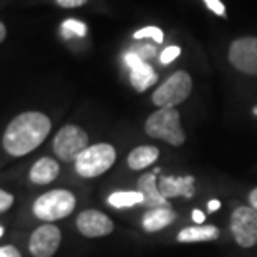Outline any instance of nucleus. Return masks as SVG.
I'll use <instances>...</instances> for the list:
<instances>
[{"label": "nucleus", "instance_id": "obj_1", "mask_svg": "<svg viewBox=\"0 0 257 257\" xmlns=\"http://www.w3.org/2000/svg\"><path fill=\"white\" fill-rule=\"evenodd\" d=\"M52 130L50 118L40 111H25L9 123L4 133V150L12 156H25L47 140Z\"/></svg>", "mask_w": 257, "mask_h": 257}, {"label": "nucleus", "instance_id": "obj_2", "mask_svg": "<svg viewBox=\"0 0 257 257\" xmlns=\"http://www.w3.org/2000/svg\"><path fill=\"white\" fill-rule=\"evenodd\" d=\"M146 133L151 138L165 140L173 146H181L186 141V135L181 128V116L174 108H161L146 119Z\"/></svg>", "mask_w": 257, "mask_h": 257}, {"label": "nucleus", "instance_id": "obj_3", "mask_svg": "<svg viewBox=\"0 0 257 257\" xmlns=\"http://www.w3.org/2000/svg\"><path fill=\"white\" fill-rule=\"evenodd\" d=\"M114 160H116L114 148L106 143H98L88 146L76 158L75 169L81 178H96L106 173L114 165Z\"/></svg>", "mask_w": 257, "mask_h": 257}, {"label": "nucleus", "instance_id": "obj_4", "mask_svg": "<svg viewBox=\"0 0 257 257\" xmlns=\"http://www.w3.org/2000/svg\"><path fill=\"white\" fill-rule=\"evenodd\" d=\"M76 199L67 189H53L42 194L34 204V214L42 221H57L72 214Z\"/></svg>", "mask_w": 257, "mask_h": 257}, {"label": "nucleus", "instance_id": "obj_5", "mask_svg": "<svg viewBox=\"0 0 257 257\" xmlns=\"http://www.w3.org/2000/svg\"><path fill=\"white\" fill-rule=\"evenodd\" d=\"M193 81L186 72H176L153 93V103L160 108H174L189 96Z\"/></svg>", "mask_w": 257, "mask_h": 257}, {"label": "nucleus", "instance_id": "obj_6", "mask_svg": "<svg viewBox=\"0 0 257 257\" xmlns=\"http://www.w3.org/2000/svg\"><path fill=\"white\" fill-rule=\"evenodd\" d=\"M88 148V135L76 124H67L58 131L53 140V151L62 161H76Z\"/></svg>", "mask_w": 257, "mask_h": 257}, {"label": "nucleus", "instance_id": "obj_7", "mask_svg": "<svg viewBox=\"0 0 257 257\" xmlns=\"http://www.w3.org/2000/svg\"><path fill=\"white\" fill-rule=\"evenodd\" d=\"M231 232L240 247L257 244V211L254 207L240 206L231 216Z\"/></svg>", "mask_w": 257, "mask_h": 257}, {"label": "nucleus", "instance_id": "obj_8", "mask_svg": "<svg viewBox=\"0 0 257 257\" xmlns=\"http://www.w3.org/2000/svg\"><path fill=\"white\" fill-rule=\"evenodd\" d=\"M229 60L239 72L247 75H257V38H239L231 45Z\"/></svg>", "mask_w": 257, "mask_h": 257}, {"label": "nucleus", "instance_id": "obj_9", "mask_svg": "<svg viewBox=\"0 0 257 257\" xmlns=\"http://www.w3.org/2000/svg\"><path fill=\"white\" fill-rule=\"evenodd\" d=\"M60 242H62L60 229L52 224H45L37 227L30 236L29 250L34 257H52L58 250Z\"/></svg>", "mask_w": 257, "mask_h": 257}, {"label": "nucleus", "instance_id": "obj_10", "mask_svg": "<svg viewBox=\"0 0 257 257\" xmlns=\"http://www.w3.org/2000/svg\"><path fill=\"white\" fill-rule=\"evenodd\" d=\"M76 227L86 237H103L113 232V221L100 211L88 209L76 217Z\"/></svg>", "mask_w": 257, "mask_h": 257}, {"label": "nucleus", "instance_id": "obj_11", "mask_svg": "<svg viewBox=\"0 0 257 257\" xmlns=\"http://www.w3.org/2000/svg\"><path fill=\"white\" fill-rule=\"evenodd\" d=\"M160 188L161 194L166 199L169 198H193L194 196V178L193 176H184V178H176V176H163L160 179Z\"/></svg>", "mask_w": 257, "mask_h": 257}, {"label": "nucleus", "instance_id": "obj_12", "mask_svg": "<svg viewBox=\"0 0 257 257\" xmlns=\"http://www.w3.org/2000/svg\"><path fill=\"white\" fill-rule=\"evenodd\" d=\"M138 191L143 194V206L155 209V207H171L168 199L161 194L160 188L156 184V174L148 173L143 174L138 181Z\"/></svg>", "mask_w": 257, "mask_h": 257}, {"label": "nucleus", "instance_id": "obj_13", "mask_svg": "<svg viewBox=\"0 0 257 257\" xmlns=\"http://www.w3.org/2000/svg\"><path fill=\"white\" fill-rule=\"evenodd\" d=\"M60 166L52 158H40L30 169V181L35 184H48L58 176Z\"/></svg>", "mask_w": 257, "mask_h": 257}, {"label": "nucleus", "instance_id": "obj_14", "mask_svg": "<svg viewBox=\"0 0 257 257\" xmlns=\"http://www.w3.org/2000/svg\"><path fill=\"white\" fill-rule=\"evenodd\" d=\"M174 219H176V214H174L171 207H155V209H150L145 214L143 227L148 232H156L169 226Z\"/></svg>", "mask_w": 257, "mask_h": 257}, {"label": "nucleus", "instance_id": "obj_15", "mask_svg": "<svg viewBox=\"0 0 257 257\" xmlns=\"http://www.w3.org/2000/svg\"><path fill=\"white\" fill-rule=\"evenodd\" d=\"M160 156V150L155 146H138L130 153L128 156V166L133 171L138 169H145L148 166H151L153 163L158 160Z\"/></svg>", "mask_w": 257, "mask_h": 257}, {"label": "nucleus", "instance_id": "obj_16", "mask_svg": "<svg viewBox=\"0 0 257 257\" xmlns=\"http://www.w3.org/2000/svg\"><path fill=\"white\" fill-rule=\"evenodd\" d=\"M130 80L136 91H145L158 80V75L155 70L151 68V65L143 62V63L136 65L135 68H131Z\"/></svg>", "mask_w": 257, "mask_h": 257}, {"label": "nucleus", "instance_id": "obj_17", "mask_svg": "<svg viewBox=\"0 0 257 257\" xmlns=\"http://www.w3.org/2000/svg\"><path fill=\"white\" fill-rule=\"evenodd\" d=\"M219 236V229L216 226L202 227H186L178 234L179 242H199V240H214Z\"/></svg>", "mask_w": 257, "mask_h": 257}, {"label": "nucleus", "instance_id": "obj_18", "mask_svg": "<svg viewBox=\"0 0 257 257\" xmlns=\"http://www.w3.org/2000/svg\"><path fill=\"white\" fill-rule=\"evenodd\" d=\"M108 202L113 207H131L135 204H143V194L140 191H118L108 198Z\"/></svg>", "mask_w": 257, "mask_h": 257}, {"label": "nucleus", "instance_id": "obj_19", "mask_svg": "<svg viewBox=\"0 0 257 257\" xmlns=\"http://www.w3.org/2000/svg\"><path fill=\"white\" fill-rule=\"evenodd\" d=\"M86 34V25L81 24L78 20L68 19L62 24V35L65 38H72V37H85Z\"/></svg>", "mask_w": 257, "mask_h": 257}, {"label": "nucleus", "instance_id": "obj_20", "mask_svg": "<svg viewBox=\"0 0 257 257\" xmlns=\"http://www.w3.org/2000/svg\"><path fill=\"white\" fill-rule=\"evenodd\" d=\"M131 53H135V55H138L141 60H146L148 58H153L156 55V47L155 45H150V43H138V45H133L130 48Z\"/></svg>", "mask_w": 257, "mask_h": 257}, {"label": "nucleus", "instance_id": "obj_21", "mask_svg": "<svg viewBox=\"0 0 257 257\" xmlns=\"http://www.w3.org/2000/svg\"><path fill=\"white\" fill-rule=\"evenodd\" d=\"M146 37H151L156 43L163 42V32L158 29V27H145V29H141L135 34L136 40H140V38H146Z\"/></svg>", "mask_w": 257, "mask_h": 257}, {"label": "nucleus", "instance_id": "obj_22", "mask_svg": "<svg viewBox=\"0 0 257 257\" xmlns=\"http://www.w3.org/2000/svg\"><path fill=\"white\" fill-rule=\"evenodd\" d=\"M179 53H181V48L179 47H168L165 52L161 53V63L163 65H168V63H171L174 58H178L179 57Z\"/></svg>", "mask_w": 257, "mask_h": 257}, {"label": "nucleus", "instance_id": "obj_23", "mask_svg": "<svg viewBox=\"0 0 257 257\" xmlns=\"http://www.w3.org/2000/svg\"><path fill=\"white\" fill-rule=\"evenodd\" d=\"M14 204V196L7 193V191H2L0 189V214L5 211H9L10 207Z\"/></svg>", "mask_w": 257, "mask_h": 257}, {"label": "nucleus", "instance_id": "obj_24", "mask_svg": "<svg viewBox=\"0 0 257 257\" xmlns=\"http://www.w3.org/2000/svg\"><path fill=\"white\" fill-rule=\"evenodd\" d=\"M204 4L217 15H224V14H226V9H224V5L221 4V0H204Z\"/></svg>", "mask_w": 257, "mask_h": 257}, {"label": "nucleus", "instance_id": "obj_25", "mask_svg": "<svg viewBox=\"0 0 257 257\" xmlns=\"http://www.w3.org/2000/svg\"><path fill=\"white\" fill-rule=\"evenodd\" d=\"M0 257H22V254L14 245H4V247H0Z\"/></svg>", "mask_w": 257, "mask_h": 257}, {"label": "nucleus", "instance_id": "obj_26", "mask_svg": "<svg viewBox=\"0 0 257 257\" xmlns=\"http://www.w3.org/2000/svg\"><path fill=\"white\" fill-rule=\"evenodd\" d=\"M86 0H57V4L60 7L63 9H75V7H80V5H83Z\"/></svg>", "mask_w": 257, "mask_h": 257}, {"label": "nucleus", "instance_id": "obj_27", "mask_svg": "<svg viewBox=\"0 0 257 257\" xmlns=\"http://www.w3.org/2000/svg\"><path fill=\"white\" fill-rule=\"evenodd\" d=\"M193 219H194V222L202 224V222H204V219H206V216H204V212H201L199 209H196V211H193Z\"/></svg>", "mask_w": 257, "mask_h": 257}, {"label": "nucleus", "instance_id": "obj_28", "mask_svg": "<svg viewBox=\"0 0 257 257\" xmlns=\"http://www.w3.org/2000/svg\"><path fill=\"white\" fill-rule=\"evenodd\" d=\"M219 207H221V202L217 199H212V201H209V204H207V209H209V212H216Z\"/></svg>", "mask_w": 257, "mask_h": 257}, {"label": "nucleus", "instance_id": "obj_29", "mask_svg": "<svg viewBox=\"0 0 257 257\" xmlns=\"http://www.w3.org/2000/svg\"><path fill=\"white\" fill-rule=\"evenodd\" d=\"M249 202H250V204H252V207L257 211V188L252 191V193L249 194Z\"/></svg>", "mask_w": 257, "mask_h": 257}, {"label": "nucleus", "instance_id": "obj_30", "mask_svg": "<svg viewBox=\"0 0 257 257\" xmlns=\"http://www.w3.org/2000/svg\"><path fill=\"white\" fill-rule=\"evenodd\" d=\"M5 37H7V29H5V25L0 22V43L5 40Z\"/></svg>", "mask_w": 257, "mask_h": 257}, {"label": "nucleus", "instance_id": "obj_31", "mask_svg": "<svg viewBox=\"0 0 257 257\" xmlns=\"http://www.w3.org/2000/svg\"><path fill=\"white\" fill-rule=\"evenodd\" d=\"M4 232H5V229H4L2 226H0V237H2V236H4Z\"/></svg>", "mask_w": 257, "mask_h": 257}, {"label": "nucleus", "instance_id": "obj_32", "mask_svg": "<svg viewBox=\"0 0 257 257\" xmlns=\"http://www.w3.org/2000/svg\"><path fill=\"white\" fill-rule=\"evenodd\" d=\"M254 114H257V106L254 108Z\"/></svg>", "mask_w": 257, "mask_h": 257}]
</instances>
